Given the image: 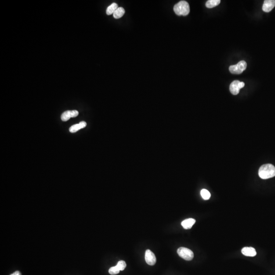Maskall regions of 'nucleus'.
Wrapping results in <instances>:
<instances>
[{"instance_id": "obj_1", "label": "nucleus", "mask_w": 275, "mask_h": 275, "mask_svg": "<svg viewBox=\"0 0 275 275\" xmlns=\"http://www.w3.org/2000/svg\"><path fill=\"white\" fill-rule=\"evenodd\" d=\"M259 176L263 179H268L275 176V167L272 164H265L260 167Z\"/></svg>"}, {"instance_id": "obj_2", "label": "nucleus", "mask_w": 275, "mask_h": 275, "mask_svg": "<svg viewBox=\"0 0 275 275\" xmlns=\"http://www.w3.org/2000/svg\"><path fill=\"white\" fill-rule=\"evenodd\" d=\"M173 9L176 14L179 16H186L190 11L189 3L185 1H181L177 3L174 6Z\"/></svg>"}, {"instance_id": "obj_3", "label": "nucleus", "mask_w": 275, "mask_h": 275, "mask_svg": "<svg viewBox=\"0 0 275 275\" xmlns=\"http://www.w3.org/2000/svg\"><path fill=\"white\" fill-rule=\"evenodd\" d=\"M247 63L246 61L242 60L238 63V64L234 65H231L229 67V70L230 72L234 75H239L242 74L247 68Z\"/></svg>"}, {"instance_id": "obj_4", "label": "nucleus", "mask_w": 275, "mask_h": 275, "mask_svg": "<svg viewBox=\"0 0 275 275\" xmlns=\"http://www.w3.org/2000/svg\"><path fill=\"white\" fill-rule=\"evenodd\" d=\"M178 255L187 261H190L194 258V253L190 249L185 247H180L177 251Z\"/></svg>"}, {"instance_id": "obj_5", "label": "nucleus", "mask_w": 275, "mask_h": 275, "mask_svg": "<svg viewBox=\"0 0 275 275\" xmlns=\"http://www.w3.org/2000/svg\"><path fill=\"white\" fill-rule=\"evenodd\" d=\"M145 259L146 263L150 265H154L156 264L157 259L154 253L150 250H147L145 252Z\"/></svg>"}, {"instance_id": "obj_6", "label": "nucleus", "mask_w": 275, "mask_h": 275, "mask_svg": "<svg viewBox=\"0 0 275 275\" xmlns=\"http://www.w3.org/2000/svg\"><path fill=\"white\" fill-rule=\"evenodd\" d=\"M78 115H79V112L76 110L66 111L62 114L61 119L63 121H67L71 118L77 117Z\"/></svg>"}, {"instance_id": "obj_7", "label": "nucleus", "mask_w": 275, "mask_h": 275, "mask_svg": "<svg viewBox=\"0 0 275 275\" xmlns=\"http://www.w3.org/2000/svg\"><path fill=\"white\" fill-rule=\"evenodd\" d=\"M275 6V0H265L263 6V11L265 12H269L273 10Z\"/></svg>"}, {"instance_id": "obj_8", "label": "nucleus", "mask_w": 275, "mask_h": 275, "mask_svg": "<svg viewBox=\"0 0 275 275\" xmlns=\"http://www.w3.org/2000/svg\"><path fill=\"white\" fill-rule=\"evenodd\" d=\"M242 253L244 256L249 257H254L257 254L255 249L253 247L243 248L242 250Z\"/></svg>"}, {"instance_id": "obj_9", "label": "nucleus", "mask_w": 275, "mask_h": 275, "mask_svg": "<svg viewBox=\"0 0 275 275\" xmlns=\"http://www.w3.org/2000/svg\"><path fill=\"white\" fill-rule=\"evenodd\" d=\"M239 82H240V81H238V80H235V81H234V82H232L231 83L230 85V87H229V90H230V91L231 93H232V94L236 95H238L239 93L240 89H239L238 85H239Z\"/></svg>"}, {"instance_id": "obj_10", "label": "nucleus", "mask_w": 275, "mask_h": 275, "mask_svg": "<svg viewBox=\"0 0 275 275\" xmlns=\"http://www.w3.org/2000/svg\"><path fill=\"white\" fill-rule=\"evenodd\" d=\"M87 123L85 121H82L79 124H76L75 125H72L70 128V132L71 133H74L78 131H79L80 129H82L83 128H84L86 127Z\"/></svg>"}, {"instance_id": "obj_11", "label": "nucleus", "mask_w": 275, "mask_h": 275, "mask_svg": "<svg viewBox=\"0 0 275 275\" xmlns=\"http://www.w3.org/2000/svg\"><path fill=\"white\" fill-rule=\"evenodd\" d=\"M196 222V220L194 219H187L182 221L181 225L185 229H189L192 228L194 224Z\"/></svg>"}, {"instance_id": "obj_12", "label": "nucleus", "mask_w": 275, "mask_h": 275, "mask_svg": "<svg viewBox=\"0 0 275 275\" xmlns=\"http://www.w3.org/2000/svg\"><path fill=\"white\" fill-rule=\"evenodd\" d=\"M118 8V5L116 3H113L107 8L106 13L107 15H110L114 14L115 11L117 10Z\"/></svg>"}, {"instance_id": "obj_13", "label": "nucleus", "mask_w": 275, "mask_h": 275, "mask_svg": "<svg viewBox=\"0 0 275 275\" xmlns=\"http://www.w3.org/2000/svg\"><path fill=\"white\" fill-rule=\"evenodd\" d=\"M125 13V10L122 7H118L117 10L115 11L113 14V17L116 19L121 18Z\"/></svg>"}, {"instance_id": "obj_14", "label": "nucleus", "mask_w": 275, "mask_h": 275, "mask_svg": "<svg viewBox=\"0 0 275 275\" xmlns=\"http://www.w3.org/2000/svg\"><path fill=\"white\" fill-rule=\"evenodd\" d=\"M220 0H209L206 3V7L208 8H212L220 4Z\"/></svg>"}, {"instance_id": "obj_15", "label": "nucleus", "mask_w": 275, "mask_h": 275, "mask_svg": "<svg viewBox=\"0 0 275 275\" xmlns=\"http://www.w3.org/2000/svg\"><path fill=\"white\" fill-rule=\"evenodd\" d=\"M201 195L204 200H209L210 197V194L209 191L206 189H203L201 191Z\"/></svg>"}, {"instance_id": "obj_16", "label": "nucleus", "mask_w": 275, "mask_h": 275, "mask_svg": "<svg viewBox=\"0 0 275 275\" xmlns=\"http://www.w3.org/2000/svg\"><path fill=\"white\" fill-rule=\"evenodd\" d=\"M120 271L119 269L117 268V266H115V267H111V268L109 269V273L111 275H115L119 274Z\"/></svg>"}, {"instance_id": "obj_17", "label": "nucleus", "mask_w": 275, "mask_h": 275, "mask_svg": "<svg viewBox=\"0 0 275 275\" xmlns=\"http://www.w3.org/2000/svg\"><path fill=\"white\" fill-rule=\"evenodd\" d=\"M116 266L119 269L120 271H123L127 267V264H126L125 261L120 260L118 262Z\"/></svg>"}, {"instance_id": "obj_18", "label": "nucleus", "mask_w": 275, "mask_h": 275, "mask_svg": "<svg viewBox=\"0 0 275 275\" xmlns=\"http://www.w3.org/2000/svg\"><path fill=\"white\" fill-rule=\"evenodd\" d=\"M239 89H242L244 87V82H240L239 84Z\"/></svg>"}, {"instance_id": "obj_19", "label": "nucleus", "mask_w": 275, "mask_h": 275, "mask_svg": "<svg viewBox=\"0 0 275 275\" xmlns=\"http://www.w3.org/2000/svg\"><path fill=\"white\" fill-rule=\"evenodd\" d=\"M12 275H22L21 273L19 271H16L15 272L13 273V274H11Z\"/></svg>"}, {"instance_id": "obj_20", "label": "nucleus", "mask_w": 275, "mask_h": 275, "mask_svg": "<svg viewBox=\"0 0 275 275\" xmlns=\"http://www.w3.org/2000/svg\"></svg>"}]
</instances>
